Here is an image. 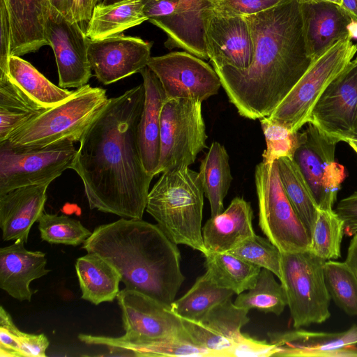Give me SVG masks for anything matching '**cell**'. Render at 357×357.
Listing matches in <instances>:
<instances>
[{
  "instance_id": "cell-57",
  "label": "cell",
  "mask_w": 357,
  "mask_h": 357,
  "mask_svg": "<svg viewBox=\"0 0 357 357\" xmlns=\"http://www.w3.org/2000/svg\"><path fill=\"white\" fill-rule=\"evenodd\" d=\"M122 1V0H104L102 1V3H104V4H110V3L118 2V1Z\"/></svg>"
},
{
  "instance_id": "cell-12",
  "label": "cell",
  "mask_w": 357,
  "mask_h": 357,
  "mask_svg": "<svg viewBox=\"0 0 357 357\" xmlns=\"http://www.w3.org/2000/svg\"><path fill=\"white\" fill-rule=\"evenodd\" d=\"M147 66L160 80L167 99L202 102L216 95L222 86L214 68L186 51L151 57Z\"/></svg>"
},
{
  "instance_id": "cell-55",
  "label": "cell",
  "mask_w": 357,
  "mask_h": 357,
  "mask_svg": "<svg viewBox=\"0 0 357 357\" xmlns=\"http://www.w3.org/2000/svg\"><path fill=\"white\" fill-rule=\"evenodd\" d=\"M342 141L347 142L357 153V137H346Z\"/></svg>"
},
{
  "instance_id": "cell-46",
  "label": "cell",
  "mask_w": 357,
  "mask_h": 357,
  "mask_svg": "<svg viewBox=\"0 0 357 357\" xmlns=\"http://www.w3.org/2000/svg\"><path fill=\"white\" fill-rule=\"evenodd\" d=\"M12 31L8 8L0 0V72L7 70L11 56Z\"/></svg>"
},
{
  "instance_id": "cell-2",
  "label": "cell",
  "mask_w": 357,
  "mask_h": 357,
  "mask_svg": "<svg viewBox=\"0 0 357 357\" xmlns=\"http://www.w3.org/2000/svg\"><path fill=\"white\" fill-rule=\"evenodd\" d=\"M254 45L244 69L213 68L229 102L240 116H269L308 68L300 4L290 0L246 16Z\"/></svg>"
},
{
  "instance_id": "cell-48",
  "label": "cell",
  "mask_w": 357,
  "mask_h": 357,
  "mask_svg": "<svg viewBox=\"0 0 357 357\" xmlns=\"http://www.w3.org/2000/svg\"><path fill=\"white\" fill-rule=\"evenodd\" d=\"M18 340L22 357H46L50 342L44 334H30L19 331Z\"/></svg>"
},
{
  "instance_id": "cell-44",
  "label": "cell",
  "mask_w": 357,
  "mask_h": 357,
  "mask_svg": "<svg viewBox=\"0 0 357 357\" xmlns=\"http://www.w3.org/2000/svg\"><path fill=\"white\" fill-rule=\"evenodd\" d=\"M276 348L275 345L266 340H256L250 335L243 333L227 352L225 357H268L275 356Z\"/></svg>"
},
{
  "instance_id": "cell-26",
  "label": "cell",
  "mask_w": 357,
  "mask_h": 357,
  "mask_svg": "<svg viewBox=\"0 0 357 357\" xmlns=\"http://www.w3.org/2000/svg\"><path fill=\"white\" fill-rule=\"evenodd\" d=\"M139 73L145 98L138 127L139 145L144 167L154 176L160 160L161 112L167 98L160 80L148 66Z\"/></svg>"
},
{
  "instance_id": "cell-18",
  "label": "cell",
  "mask_w": 357,
  "mask_h": 357,
  "mask_svg": "<svg viewBox=\"0 0 357 357\" xmlns=\"http://www.w3.org/2000/svg\"><path fill=\"white\" fill-rule=\"evenodd\" d=\"M73 92L54 84L20 56L11 55L7 70L0 72V93L37 113L60 104Z\"/></svg>"
},
{
  "instance_id": "cell-56",
  "label": "cell",
  "mask_w": 357,
  "mask_h": 357,
  "mask_svg": "<svg viewBox=\"0 0 357 357\" xmlns=\"http://www.w3.org/2000/svg\"><path fill=\"white\" fill-rule=\"evenodd\" d=\"M355 59L357 60V54L355 56ZM352 137H357V114H356V119L355 122V128H354V132Z\"/></svg>"
},
{
  "instance_id": "cell-32",
  "label": "cell",
  "mask_w": 357,
  "mask_h": 357,
  "mask_svg": "<svg viewBox=\"0 0 357 357\" xmlns=\"http://www.w3.org/2000/svg\"><path fill=\"white\" fill-rule=\"evenodd\" d=\"M205 257L206 273L216 285L238 295L256 284L261 268L230 252H208Z\"/></svg>"
},
{
  "instance_id": "cell-29",
  "label": "cell",
  "mask_w": 357,
  "mask_h": 357,
  "mask_svg": "<svg viewBox=\"0 0 357 357\" xmlns=\"http://www.w3.org/2000/svg\"><path fill=\"white\" fill-rule=\"evenodd\" d=\"M81 298L94 305L112 302L119 292L121 277L115 267L100 255L87 252L75 262Z\"/></svg>"
},
{
  "instance_id": "cell-52",
  "label": "cell",
  "mask_w": 357,
  "mask_h": 357,
  "mask_svg": "<svg viewBox=\"0 0 357 357\" xmlns=\"http://www.w3.org/2000/svg\"><path fill=\"white\" fill-rule=\"evenodd\" d=\"M51 6L66 16L70 17L74 0H50Z\"/></svg>"
},
{
  "instance_id": "cell-14",
  "label": "cell",
  "mask_w": 357,
  "mask_h": 357,
  "mask_svg": "<svg viewBox=\"0 0 357 357\" xmlns=\"http://www.w3.org/2000/svg\"><path fill=\"white\" fill-rule=\"evenodd\" d=\"M206 50L213 68H247L252 63L254 45L246 17L227 16L211 6L203 14Z\"/></svg>"
},
{
  "instance_id": "cell-36",
  "label": "cell",
  "mask_w": 357,
  "mask_h": 357,
  "mask_svg": "<svg viewBox=\"0 0 357 357\" xmlns=\"http://www.w3.org/2000/svg\"><path fill=\"white\" fill-rule=\"evenodd\" d=\"M324 277L331 299L348 315L357 316V278L349 264L326 261Z\"/></svg>"
},
{
  "instance_id": "cell-4",
  "label": "cell",
  "mask_w": 357,
  "mask_h": 357,
  "mask_svg": "<svg viewBox=\"0 0 357 357\" xmlns=\"http://www.w3.org/2000/svg\"><path fill=\"white\" fill-rule=\"evenodd\" d=\"M204 195L199 172L189 167L166 171L149 191L146 211L170 241L204 255Z\"/></svg>"
},
{
  "instance_id": "cell-53",
  "label": "cell",
  "mask_w": 357,
  "mask_h": 357,
  "mask_svg": "<svg viewBox=\"0 0 357 357\" xmlns=\"http://www.w3.org/2000/svg\"><path fill=\"white\" fill-rule=\"evenodd\" d=\"M299 3H318L321 2L334 3L339 7L342 5V0H297Z\"/></svg>"
},
{
  "instance_id": "cell-13",
  "label": "cell",
  "mask_w": 357,
  "mask_h": 357,
  "mask_svg": "<svg viewBox=\"0 0 357 357\" xmlns=\"http://www.w3.org/2000/svg\"><path fill=\"white\" fill-rule=\"evenodd\" d=\"M45 35L53 50L61 88H79L88 84L92 73L86 33L79 23L51 7Z\"/></svg>"
},
{
  "instance_id": "cell-47",
  "label": "cell",
  "mask_w": 357,
  "mask_h": 357,
  "mask_svg": "<svg viewBox=\"0 0 357 357\" xmlns=\"http://www.w3.org/2000/svg\"><path fill=\"white\" fill-rule=\"evenodd\" d=\"M335 211L344 224V233L353 236L357 233V192L342 199Z\"/></svg>"
},
{
  "instance_id": "cell-11",
  "label": "cell",
  "mask_w": 357,
  "mask_h": 357,
  "mask_svg": "<svg viewBox=\"0 0 357 357\" xmlns=\"http://www.w3.org/2000/svg\"><path fill=\"white\" fill-rule=\"evenodd\" d=\"M339 139L308 123L298 132L294 160L305 178L319 209H333L344 178V169L335 160Z\"/></svg>"
},
{
  "instance_id": "cell-40",
  "label": "cell",
  "mask_w": 357,
  "mask_h": 357,
  "mask_svg": "<svg viewBox=\"0 0 357 357\" xmlns=\"http://www.w3.org/2000/svg\"><path fill=\"white\" fill-rule=\"evenodd\" d=\"M259 120L266 143V149L262 154V162L273 164L280 157L294 158L298 144L299 131L293 132L268 117Z\"/></svg>"
},
{
  "instance_id": "cell-19",
  "label": "cell",
  "mask_w": 357,
  "mask_h": 357,
  "mask_svg": "<svg viewBox=\"0 0 357 357\" xmlns=\"http://www.w3.org/2000/svg\"><path fill=\"white\" fill-rule=\"evenodd\" d=\"M248 312L236 305L230 298L197 320L182 321L195 344L212 351L214 357H225L242 335L241 329L249 321Z\"/></svg>"
},
{
  "instance_id": "cell-5",
  "label": "cell",
  "mask_w": 357,
  "mask_h": 357,
  "mask_svg": "<svg viewBox=\"0 0 357 357\" xmlns=\"http://www.w3.org/2000/svg\"><path fill=\"white\" fill-rule=\"evenodd\" d=\"M106 90L87 84L60 104L36 115L8 139L15 146H45L62 141L79 142L108 102Z\"/></svg>"
},
{
  "instance_id": "cell-15",
  "label": "cell",
  "mask_w": 357,
  "mask_h": 357,
  "mask_svg": "<svg viewBox=\"0 0 357 357\" xmlns=\"http://www.w3.org/2000/svg\"><path fill=\"white\" fill-rule=\"evenodd\" d=\"M357 114V60L322 92L310 114L307 123L342 141L352 137Z\"/></svg>"
},
{
  "instance_id": "cell-16",
  "label": "cell",
  "mask_w": 357,
  "mask_h": 357,
  "mask_svg": "<svg viewBox=\"0 0 357 357\" xmlns=\"http://www.w3.org/2000/svg\"><path fill=\"white\" fill-rule=\"evenodd\" d=\"M152 43L139 37L118 34L88 41V56L99 82L107 85L130 76L147 66Z\"/></svg>"
},
{
  "instance_id": "cell-17",
  "label": "cell",
  "mask_w": 357,
  "mask_h": 357,
  "mask_svg": "<svg viewBox=\"0 0 357 357\" xmlns=\"http://www.w3.org/2000/svg\"><path fill=\"white\" fill-rule=\"evenodd\" d=\"M116 298L127 338L157 340L185 332L182 319L171 308L144 294L125 288Z\"/></svg>"
},
{
  "instance_id": "cell-31",
  "label": "cell",
  "mask_w": 357,
  "mask_h": 357,
  "mask_svg": "<svg viewBox=\"0 0 357 357\" xmlns=\"http://www.w3.org/2000/svg\"><path fill=\"white\" fill-rule=\"evenodd\" d=\"M229 159L225 146L214 141L201 160L199 173L210 204L211 217L224 211L223 201L233 179Z\"/></svg>"
},
{
  "instance_id": "cell-1",
  "label": "cell",
  "mask_w": 357,
  "mask_h": 357,
  "mask_svg": "<svg viewBox=\"0 0 357 357\" xmlns=\"http://www.w3.org/2000/svg\"><path fill=\"white\" fill-rule=\"evenodd\" d=\"M144 98L143 83L109 98L79 141L71 169L82 181L91 209L142 219L153 178L139 145Z\"/></svg>"
},
{
  "instance_id": "cell-6",
  "label": "cell",
  "mask_w": 357,
  "mask_h": 357,
  "mask_svg": "<svg viewBox=\"0 0 357 357\" xmlns=\"http://www.w3.org/2000/svg\"><path fill=\"white\" fill-rule=\"evenodd\" d=\"M356 54L357 43H354L349 33L311 61L303 75L268 117L293 132L299 131L307 123L322 92L345 70Z\"/></svg>"
},
{
  "instance_id": "cell-30",
  "label": "cell",
  "mask_w": 357,
  "mask_h": 357,
  "mask_svg": "<svg viewBox=\"0 0 357 357\" xmlns=\"http://www.w3.org/2000/svg\"><path fill=\"white\" fill-rule=\"evenodd\" d=\"M148 20L142 0H122L98 4L88 22L86 35L92 40L121 34L125 30Z\"/></svg>"
},
{
  "instance_id": "cell-23",
  "label": "cell",
  "mask_w": 357,
  "mask_h": 357,
  "mask_svg": "<svg viewBox=\"0 0 357 357\" xmlns=\"http://www.w3.org/2000/svg\"><path fill=\"white\" fill-rule=\"evenodd\" d=\"M252 219L250 203L234 197L226 210L211 217L202 227L206 253L229 252L253 236Z\"/></svg>"
},
{
  "instance_id": "cell-20",
  "label": "cell",
  "mask_w": 357,
  "mask_h": 357,
  "mask_svg": "<svg viewBox=\"0 0 357 357\" xmlns=\"http://www.w3.org/2000/svg\"><path fill=\"white\" fill-rule=\"evenodd\" d=\"M276 348L275 356L357 357V324L337 333L303 329L268 333Z\"/></svg>"
},
{
  "instance_id": "cell-39",
  "label": "cell",
  "mask_w": 357,
  "mask_h": 357,
  "mask_svg": "<svg viewBox=\"0 0 357 357\" xmlns=\"http://www.w3.org/2000/svg\"><path fill=\"white\" fill-rule=\"evenodd\" d=\"M229 252L271 271L280 279L282 252L268 238L255 234Z\"/></svg>"
},
{
  "instance_id": "cell-49",
  "label": "cell",
  "mask_w": 357,
  "mask_h": 357,
  "mask_svg": "<svg viewBox=\"0 0 357 357\" xmlns=\"http://www.w3.org/2000/svg\"><path fill=\"white\" fill-rule=\"evenodd\" d=\"M104 0H74L70 17L77 22H89L95 7Z\"/></svg>"
},
{
  "instance_id": "cell-10",
  "label": "cell",
  "mask_w": 357,
  "mask_h": 357,
  "mask_svg": "<svg viewBox=\"0 0 357 357\" xmlns=\"http://www.w3.org/2000/svg\"><path fill=\"white\" fill-rule=\"evenodd\" d=\"M77 149L62 141L45 146H15L0 142V195L20 187L50 184L71 169Z\"/></svg>"
},
{
  "instance_id": "cell-27",
  "label": "cell",
  "mask_w": 357,
  "mask_h": 357,
  "mask_svg": "<svg viewBox=\"0 0 357 357\" xmlns=\"http://www.w3.org/2000/svg\"><path fill=\"white\" fill-rule=\"evenodd\" d=\"M210 6L208 0H179L174 15L159 26L167 36L165 46L169 50L181 48L202 59H209L203 14Z\"/></svg>"
},
{
  "instance_id": "cell-50",
  "label": "cell",
  "mask_w": 357,
  "mask_h": 357,
  "mask_svg": "<svg viewBox=\"0 0 357 357\" xmlns=\"http://www.w3.org/2000/svg\"><path fill=\"white\" fill-rule=\"evenodd\" d=\"M345 261L349 264L357 278V233L351 240Z\"/></svg>"
},
{
  "instance_id": "cell-33",
  "label": "cell",
  "mask_w": 357,
  "mask_h": 357,
  "mask_svg": "<svg viewBox=\"0 0 357 357\" xmlns=\"http://www.w3.org/2000/svg\"><path fill=\"white\" fill-rule=\"evenodd\" d=\"M276 161L283 190L310 236L319 211L312 190L294 158L283 156Z\"/></svg>"
},
{
  "instance_id": "cell-37",
  "label": "cell",
  "mask_w": 357,
  "mask_h": 357,
  "mask_svg": "<svg viewBox=\"0 0 357 357\" xmlns=\"http://www.w3.org/2000/svg\"><path fill=\"white\" fill-rule=\"evenodd\" d=\"M344 224L333 209H319L310 236V251L317 257L335 260L341 257Z\"/></svg>"
},
{
  "instance_id": "cell-22",
  "label": "cell",
  "mask_w": 357,
  "mask_h": 357,
  "mask_svg": "<svg viewBox=\"0 0 357 357\" xmlns=\"http://www.w3.org/2000/svg\"><path fill=\"white\" fill-rule=\"evenodd\" d=\"M24 244L16 241L0 249V287L20 301H31L30 283L50 270L44 252L28 250Z\"/></svg>"
},
{
  "instance_id": "cell-43",
  "label": "cell",
  "mask_w": 357,
  "mask_h": 357,
  "mask_svg": "<svg viewBox=\"0 0 357 357\" xmlns=\"http://www.w3.org/2000/svg\"><path fill=\"white\" fill-rule=\"evenodd\" d=\"M19 331L10 315L1 306L0 357H22L18 340Z\"/></svg>"
},
{
  "instance_id": "cell-8",
  "label": "cell",
  "mask_w": 357,
  "mask_h": 357,
  "mask_svg": "<svg viewBox=\"0 0 357 357\" xmlns=\"http://www.w3.org/2000/svg\"><path fill=\"white\" fill-rule=\"evenodd\" d=\"M259 207V226L281 252L310 250V236L281 183L277 161L259 163L255 171Z\"/></svg>"
},
{
  "instance_id": "cell-28",
  "label": "cell",
  "mask_w": 357,
  "mask_h": 357,
  "mask_svg": "<svg viewBox=\"0 0 357 357\" xmlns=\"http://www.w3.org/2000/svg\"><path fill=\"white\" fill-rule=\"evenodd\" d=\"M86 342L134 356L214 357L212 351L195 344L185 330L180 335L157 340H133L123 335L113 337L89 335Z\"/></svg>"
},
{
  "instance_id": "cell-35",
  "label": "cell",
  "mask_w": 357,
  "mask_h": 357,
  "mask_svg": "<svg viewBox=\"0 0 357 357\" xmlns=\"http://www.w3.org/2000/svg\"><path fill=\"white\" fill-rule=\"evenodd\" d=\"M234 303L248 311L257 309L278 316L287 305L283 287L275 280L274 273L266 268H261L255 285L238 294Z\"/></svg>"
},
{
  "instance_id": "cell-3",
  "label": "cell",
  "mask_w": 357,
  "mask_h": 357,
  "mask_svg": "<svg viewBox=\"0 0 357 357\" xmlns=\"http://www.w3.org/2000/svg\"><path fill=\"white\" fill-rule=\"evenodd\" d=\"M177 245L158 225L121 218L95 228L82 248L112 264L126 289L171 308L185 280Z\"/></svg>"
},
{
  "instance_id": "cell-41",
  "label": "cell",
  "mask_w": 357,
  "mask_h": 357,
  "mask_svg": "<svg viewBox=\"0 0 357 357\" xmlns=\"http://www.w3.org/2000/svg\"><path fill=\"white\" fill-rule=\"evenodd\" d=\"M38 114L12 100L0 99V142Z\"/></svg>"
},
{
  "instance_id": "cell-38",
  "label": "cell",
  "mask_w": 357,
  "mask_h": 357,
  "mask_svg": "<svg viewBox=\"0 0 357 357\" xmlns=\"http://www.w3.org/2000/svg\"><path fill=\"white\" fill-rule=\"evenodd\" d=\"M37 222L41 239L50 243L76 246L84 243L92 234L80 221L65 215L44 211Z\"/></svg>"
},
{
  "instance_id": "cell-42",
  "label": "cell",
  "mask_w": 357,
  "mask_h": 357,
  "mask_svg": "<svg viewBox=\"0 0 357 357\" xmlns=\"http://www.w3.org/2000/svg\"><path fill=\"white\" fill-rule=\"evenodd\" d=\"M211 8L227 16H250L290 0H208Z\"/></svg>"
},
{
  "instance_id": "cell-45",
  "label": "cell",
  "mask_w": 357,
  "mask_h": 357,
  "mask_svg": "<svg viewBox=\"0 0 357 357\" xmlns=\"http://www.w3.org/2000/svg\"><path fill=\"white\" fill-rule=\"evenodd\" d=\"M144 15L152 24L159 27L176 12L179 0H142Z\"/></svg>"
},
{
  "instance_id": "cell-25",
  "label": "cell",
  "mask_w": 357,
  "mask_h": 357,
  "mask_svg": "<svg viewBox=\"0 0 357 357\" xmlns=\"http://www.w3.org/2000/svg\"><path fill=\"white\" fill-rule=\"evenodd\" d=\"M12 31V56H23L48 45L46 22L50 0H4Z\"/></svg>"
},
{
  "instance_id": "cell-34",
  "label": "cell",
  "mask_w": 357,
  "mask_h": 357,
  "mask_svg": "<svg viewBox=\"0 0 357 357\" xmlns=\"http://www.w3.org/2000/svg\"><path fill=\"white\" fill-rule=\"evenodd\" d=\"M234 294L233 291L216 285L205 273L183 296L173 302L171 310L181 319L197 320Z\"/></svg>"
},
{
  "instance_id": "cell-24",
  "label": "cell",
  "mask_w": 357,
  "mask_h": 357,
  "mask_svg": "<svg viewBox=\"0 0 357 357\" xmlns=\"http://www.w3.org/2000/svg\"><path fill=\"white\" fill-rule=\"evenodd\" d=\"M303 36L309 58L312 61L349 33L350 18L331 3H299Z\"/></svg>"
},
{
  "instance_id": "cell-21",
  "label": "cell",
  "mask_w": 357,
  "mask_h": 357,
  "mask_svg": "<svg viewBox=\"0 0 357 357\" xmlns=\"http://www.w3.org/2000/svg\"><path fill=\"white\" fill-rule=\"evenodd\" d=\"M49 183L20 187L0 195L2 239L26 243L30 229L44 212Z\"/></svg>"
},
{
  "instance_id": "cell-51",
  "label": "cell",
  "mask_w": 357,
  "mask_h": 357,
  "mask_svg": "<svg viewBox=\"0 0 357 357\" xmlns=\"http://www.w3.org/2000/svg\"><path fill=\"white\" fill-rule=\"evenodd\" d=\"M340 8L352 22H357V0H342Z\"/></svg>"
},
{
  "instance_id": "cell-54",
  "label": "cell",
  "mask_w": 357,
  "mask_h": 357,
  "mask_svg": "<svg viewBox=\"0 0 357 357\" xmlns=\"http://www.w3.org/2000/svg\"><path fill=\"white\" fill-rule=\"evenodd\" d=\"M349 33L351 38L357 39V22H351L348 26Z\"/></svg>"
},
{
  "instance_id": "cell-7",
  "label": "cell",
  "mask_w": 357,
  "mask_h": 357,
  "mask_svg": "<svg viewBox=\"0 0 357 357\" xmlns=\"http://www.w3.org/2000/svg\"><path fill=\"white\" fill-rule=\"evenodd\" d=\"M325 261L310 250L282 252L280 280L295 328L321 324L331 317Z\"/></svg>"
},
{
  "instance_id": "cell-9",
  "label": "cell",
  "mask_w": 357,
  "mask_h": 357,
  "mask_svg": "<svg viewBox=\"0 0 357 357\" xmlns=\"http://www.w3.org/2000/svg\"><path fill=\"white\" fill-rule=\"evenodd\" d=\"M202 102L167 99L160 117V153L155 175L189 167L206 148Z\"/></svg>"
}]
</instances>
